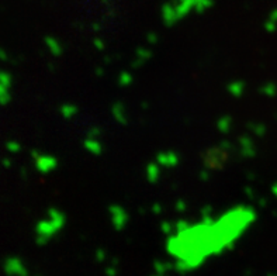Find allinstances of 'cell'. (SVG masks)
<instances>
[{
  "instance_id": "obj_1",
  "label": "cell",
  "mask_w": 277,
  "mask_h": 276,
  "mask_svg": "<svg viewBox=\"0 0 277 276\" xmlns=\"http://www.w3.org/2000/svg\"><path fill=\"white\" fill-rule=\"evenodd\" d=\"M10 100V93H9V86L4 83H0V104L4 106Z\"/></svg>"
},
{
  "instance_id": "obj_2",
  "label": "cell",
  "mask_w": 277,
  "mask_h": 276,
  "mask_svg": "<svg viewBox=\"0 0 277 276\" xmlns=\"http://www.w3.org/2000/svg\"><path fill=\"white\" fill-rule=\"evenodd\" d=\"M0 83H4L7 86H10V83H12L10 75L7 72H4V71H1V69H0Z\"/></svg>"
},
{
  "instance_id": "obj_3",
  "label": "cell",
  "mask_w": 277,
  "mask_h": 276,
  "mask_svg": "<svg viewBox=\"0 0 277 276\" xmlns=\"http://www.w3.org/2000/svg\"><path fill=\"white\" fill-rule=\"evenodd\" d=\"M0 59H6V54H4L3 49H0Z\"/></svg>"
}]
</instances>
